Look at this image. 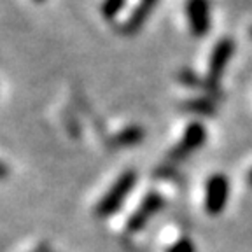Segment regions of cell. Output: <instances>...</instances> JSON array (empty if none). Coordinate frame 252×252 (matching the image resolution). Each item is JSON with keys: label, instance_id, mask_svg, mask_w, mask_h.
Masks as SVG:
<instances>
[{"label": "cell", "instance_id": "obj_1", "mask_svg": "<svg viewBox=\"0 0 252 252\" xmlns=\"http://www.w3.org/2000/svg\"><path fill=\"white\" fill-rule=\"evenodd\" d=\"M138 173L135 170H126L114 181V184L110 186L105 191V194L102 196V200L96 203L94 207V216L100 219H107V217L114 216L121 205L125 203V200L128 198V194L133 191L135 184H137Z\"/></svg>", "mask_w": 252, "mask_h": 252}, {"label": "cell", "instance_id": "obj_2", "mask_svg": "<svg viewBox=\"0 0 252 252\" xmlns=\"http://www.w3.org/2000/svg\"><path fill=\"white\" fill-rule=\"evenodd\" d=\"M229 191H231L229 179L226 177L224 173H214V175H210L207 179V184H205V212L212 217L220 216V214L224 212L226 205H228Z\"/></svg>", "mask_w": 252, "mask_h": 252}, {"label": "cell", "instance_id": "obj_3", "mask_svg": "<svg viewBox=\"0 0 252 252\" xmlns=\"http://www.w3.org/2000/svg\"><path fill=\"white\" fill-rule=\"evenodd\" d=\"M163 207H165V198L161 196V193L149 191L146 196L142 198L137 210L128 217V220H126V224H125V231L128 233V235H135V233L142 231V229L147 226V222H149Z\"/></svg>", "mask_w": 252, "mask_h": 252}, {"label": "cell", "instance_id": "obj_4", "mask_svg": "<svg viewBox=\"0 0 252 252\" xmlns=\"http://www.w3.org/2000/svg\"><path fill=\"white\" fill-rule=\"evenodd\" d=\"M205 142H207V130H205V126L201 125L200 121L189 123V125L186 126L181 140L170 149L166 159H168L170 163L182 161V159H186L191 153H194V151H198L200 147H203Z\"/></svg>", "mask_w": 252, "mask_h": 252}, {"label": "cell", "instance_id": "obj_5", "mask_svg": "<svg viewBox=\"0 0 252 252\" xmlns=\"http://www.w3.org/2000/svg\"><path fill=\"white\" fill-rule=\"evenodd\" d=\"M233 55H235V42L231 37H222L214 44L209 58V67H207L209 81H212L214 84L220 83V77L224 75Z\"/></svg>", "mask_w": 252, "mask_h": 252}, {"label": "cell", "instance_id": "obj_6", "mask_svg": "<svg viewBox=\"0 0 252 252\" xmlns=\"http://www.w3.org/2000/svg\"><path fill=\"white\" fill-rule=\"evenodd\" d=\"M186 20L189 32L194 37H203L210 30V2L209 0H188L186 2Z\"/></svg>", "mask_w": 252, "mask_h": 252}, {"label": "cell", "instance_id": "obj_7", "mask_svg": "<svg viewBox=\"0 0 252 252\" xmlns=\"http://www.w3.org/2000/svg\"><path fill=\"white\" fill-rule=\"evenodd\" d=\"M177 79L181 84L191 88V90L201 91V93H205L207 96H210V98H214V100L222 96V91H220L219 84H214L212 81H209L207 75L201 77V75H198L196 72L191 70V68H181V70L177 72Z\"/></svg>", "mask_w": 252, "mask_h": 252}, {"label": "cell", "instance_id": "obj_8", "mask_svg": "<svg viewBox=\"0 0 252 252\" xmlns=\"http://www.w3.org/2000/svg\"><path fill=\"white\" fill-rule=\"evenodd\" d=\"M158 0H140L137 5L133 7V11L130 12V16L125 20V23L121 25V33L125 35H133L144 27V23L149 18L151 11L156 7Z\"/></svg>", "mask_w": 252, "mask_h": 252}, {"label": "cell", "instance_id": "obj_9", "mask_svg": "<svg viewBox=\"0 0 252 252\" xmlns=\"http://www.w3.org/2000/svg\"><path fill=\"white\" fill-rule=\"evenodd\" d=\"M146 137V130L142 128V126L137 125H130L119 130L116 135L109 138V144L110 147H114V149H121V147H133L138 146L142 140Z\"/></svg>", "mask_w": 252, "mask_h": 252}, {"label": "cell", "instance_id": "obj_10", "mask_svg": "<svg viewBox=\"0 0 252 252\" xmlns=\"http://www.w3.org/2000/svg\"><path fill=\"white\" fill-rule=\"evenodd\" d=\"M181 109L184 110L186 114L210 118V116H216V100L207 96V94H201L196 98H189L186 102H182Z\"/></svg>", "mask_w": 252, "mask_h": 252}, {"label": "cell", "instance_id": "obj_11", "mask_svg": "<svg viewBox=\"0 0 252 252\" xmlns=\"http://www.w3.org/2000/svg\"><path fill=\"white\" fill-rule=\"evenodd\" d=\"M126 0H103L102 2V16L107 21H112L118 18V14L123 11Z\"/></svg>", "mask_w": 252, "mask_h": 252}, {"label": "cell", "instance_id": "obj_12", "mask_svg": "<svg viewBox=\"0 0 252 252\" xmlns=\"http://www.w3.org/2000/svg\"><path fill=\"white\" fill-rule=\"evenodd\" d=\"M166 252H196V245H194V242L191 240V238H188V236H181L177 242H173V244L166 249Z\"/></svg>", "mask_w": 252, "mask_h": 252}, {"label": "cell", "instance_id": "obj_13", "mask_svg": "<svg viewBox=\"0 0 252 252\" xmlns=\"http://www.w3.org/2000/svg\"><path fill=\"white\" fill-rule=\"evenodd\" d=\"M65 128H67V131L72 135V137H79V133H81V128H79V121L74 118V114H65Z\"/></svg>", "mask_w": 252, "mask_h": 252}, {"label": "cell", "instance_id": "obj_14", "mask_svg": "<svg viewBox=\"0 0 252 252\" xmlns=\"http://www.w3.org/2000/svg\"><path fill=\"white\" fill-rule=\"evenodd\" d=\"M33 252H51V247H49V244H47V242H42V244L37 245V249Z\"/></svg>", "mask_w": 252, "mask_h": 252}, {"label": "cell", "instance_id": "obj_15", "mask_svg": "<svg viewBox=\"0 0 252 252\" xmlns=\"http://www.w3.org/2000/svg\"><path fill=\"white\" fill-rule=\"evenodd\" d=\"M247 182H249V186L252 188V168L249 170V173H247Z\"/></svg>", "mask_w": 252, "mask_h": 252}, {"label": "cell", "instance_id": "obj_16", "mask_svg": "<svg viewBox=\"0 0 252 252\" xmlns=\"http://www.w3.org/2000/svg\"><path fill=\"white\" fill-rule=\"evenodd\" d=\"M249 35L252 37V25H251V27H249Z\"/></svg>", "mask_w": 252, "mask_h": 252}, {"label": "cell", "instance_id": "obj_17", "mask_svg": "<svg viewBox=\"0 0 252 252\" xmlns=\"http://www.w3.org/2000/svg\"><path fill=\"white\" fill-rule=\"evenodd\" d=\"M35 2H39V4H40V2H46V0H35Z\"/></svg>", "mask_w": 252, "mask_h": 252}]
</instances>
